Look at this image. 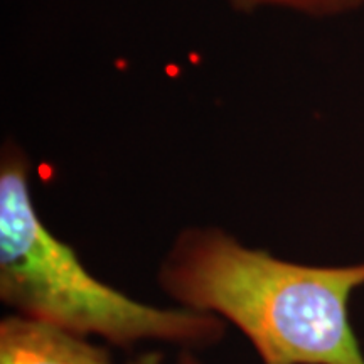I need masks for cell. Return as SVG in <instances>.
I'll return each instance as SVG.
<instances>
[{"mask_svg":"<svg viewBox=\"0 0 364 364\" xmlns=\"http://www.w3.org/2000/svg\"><path fill=\"white\" fill-rule=\"evenodd\" d=\"M157 282L182 307L238 327L262 364H364L349 321L364 263L300 265L196 226L177 235Z\"/></svg>","mask_w":364,"mask_h":364,"instance_id":"1","label":"cell"},{"mask_svg":"<svg viewBox=\"0 0 364 364\" xmlns=\"http://www.w3.org/2000/svg\"><path fill=\"white\" fill-rule=\"evenodd\" d=\"M0 300L19 316L118 348L156 341L184 349L225 338L216 314L164 309L122 294L91 275L70 245L41 221L29 189V159L7 140L0 156Z\"/></svg>","mask_w":364,"mask_h":364,"instance_id":"2","label":"cell"},{"mask_svg":"<svg viewBox=\"0 0 364 364\" xmlns=\"http://www.w3.org/2000/svg\"><path fill=\"white\" fill-rule=\"evenodd\" d=\"M0 364H112V358L83 336L11 314L0 321Z\"/></svg>","mask_w":364,"mask_h":364,"instance_id":"3","label":"cell"},{"mask_svg":"<svg viewBox=\"0 0 364 364\" xmlns=\"http://www.w3.org/2000/svg\"><path fill=\"white\" fill-rule=\"evenodd\" d=\"M226 2L238 12L252 14L263 7H279L314 17L336 16L364 6V0H226Z\"/></svg>","mask_w":364,"mask_h":364,"instance_id":"4","label":"cell"},{"mask_svg":"<svg viewBox=\"0 0 364 364\" xmlns=\"http://www.w3.org/2000/svg\"><path fill=\"white\" fill-rule=\"evenodd\" d=\"M127 364H164V356L161 353H145Z\"/></svg>","mask_w":364,"mask_h":364,"instance_id":"5","label":"cell"},{"mask_svg":"<svg viewBox=\"0 0 364 364\" xmlns=\"http://www.w3.org/2000/svg\"><path fill=\"white\" fill-rule=\"evenodd\" d=\"M177 364H203V363L199 361L193 353H191V349H184V351L181 353L179 359H177Z\"/></svg>","mask_w":364,"mask_h":364,"instance_id":"6","label":"cell"}]
</instances>
